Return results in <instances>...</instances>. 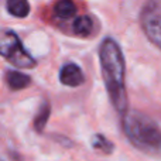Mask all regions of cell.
<instances>
[{
    "label": "cell",
    "instance_id": "obj_1",
    "mask_svg": "<svg viewBox=\"0 0 161 161\" xmlns=\"http://www.w3.org/2000/svg\"><path fill=\"white\" fill-rule=\"evenodd\" d=\"M99 62L106 91L113 108L120 114H125L127 109L126 95V64L122 48L113 38H105L99 47Z\"/></svg>",
    "mask_w": 161,
    "mask_h": 161
},
{
    "label": "cell",
    "instance_id": "obj_2",
    "mask_svg": "<svg viewBox=\"0 0 161 161\" xmlns=\"http://www.w3.org/2000/svg\"><path fill=\"white\" fill-rule=\"evenodd\" d=\"M123 131L129 142L142 153L161 157V130L147 114L127 110L122 119Z\"/></svg>",
    "mask_w": 161,
    "mask_h": 161
},
{
    "label": "cell",
    "instance_id": "obj_3",
    "mask_svg": "<svg viewBox=\"0 0 161 161\" xmlns=\"http://www.w3.org/2000/svg\"><path fill=\"white\" fill-rule=\"evenodd\" d=\"M0 55L20 69H31L37 65V61L24 48L19 36L8 28H0Z\"/></svg>",
    "mask_w": 161,
    "mask_h": 161
},
{
    "label": "cell",
    "instance_id": "obj_4",
    "mask_svg": "<svg viewBox=\"0 0 161 161\" xmlns=\"http://www.w3.org/2000/svg\"><path fill=\"white\" fill-rule=\"evenodd\" d=\"M140 24L150 42L161 50V8L156 3L143 7L140 13Z\"/></svg>",
    "mask_w": 161,
    "mask_h": 161
},
{
    "label": "cell",
    "instance_id": "obj_5",
    "mask_svg": "<svg viewBox=\"0 0 161 161\" xmlns=\"http://www.w3.org/2000/svg\"><path fill=\"white\" fill-rule=\"evenodd\" d=\"M59 80L65 86L76 88V86L83 83L85 76H83V72L79 68V65L69 62V64H65L59 71Z\"/></svg>",
    "mask_w": 161,
    "mask_h": 161
},
{
    "label": "cell",
    "instance_id": "obj_6",
    "mask_svg": "<svg viewBox=\"0 0 161 161\" xmlns=\"http://www.w3.org/2000/svg\"><path fill=\"white\" fill-rule=\"evenodd\" d=\"M6 80H7V85L10 86L13 91H20V89H24L27 86H30L31 78L25 74L20 72V71H14L10 69L6 74Z\"/></svg>",
    "mask_w": 161,
    "mask_h": 161
},
{
    "label": "cell",
    "instance_id": "obj_7",
    "mask_svg": "<svg viewBox=\"0 0 161 161\" xmlns=\"http://www.w3.org/2000/svg\"><path fill=\"white\" fill-rule=\"evenodd\" d=\"M6 7L8 13L17 19H24L30 13V3L25 0H8Z\"/></svg>",
    "mask_w": 161,
    "mask_h": 161
},
{
    "label": "cell",
    "instance_id": "obj_8",
    "mask_svg": "<svg viewBox=\"0 0 161 161\" xmlns=\"http://www.w3.org/2000/svg\"><path fill=\"white\" fill-rule=\"evenodd\" d=\"M50 113H51V106L50 102L45 100L38 109V113H37L36 119H34V129H36L38 133H42L45 125H47L48 119H50Z\"/></svg>",
    "mask_w": 161,
    "mask_h": 161
},
{
    "label": "cell",
    "instance_id": "obj_9",
    "mask_svg": "<svg viewBox=\"0 0 161 161\" xmlns=\"http://www.w3.org/2000/svg\"><path fill=\"white\" fill-rule=\"evenodd\" d=\"M76 11V6L74 2H71V0H61V2H58L55 6H54V13H55L57 17H59V19H69V17H72L74 14H75Z\"/></svg>",
    "mask_w": 161,
    "mask_h": 161
},
{
    "label": "cell",
    "instance_id": "obj_10",
    "mask_svg": "<svg viewBox=\"0 0 161 161\" xmlns=\"http://www.w3.org/2000/svg\"><path fill=\"white\" fill-rule=\"evenodd\" d=\"M92 27H93V21L89 16H80L74 21L72 24V30L76 36H82L86 37L91 34Z\"/></svg>",
    "mask_w": 161,
    "mask_h": 161
},
{
    "label": "cell",
    "instance_id": "obj_11",
    "mask_svg": "<svg viewBox=\"0 0 161 161\" xmlns=\"http://www.w3.org/2000/svg\"><path fill=\"white\" fill-rule=\"evenodd\" d=\"M92 147L103 154H110L112 151H113L114 146L112 144L105 136H102V134H95V136L92 137Z\"/></svg>",
    "mask_w": 161,
    "mask_h": 161
},
{
    "label": "cell",
    "instance_id": "obj_12",
    "mask_svg": "<svg viewBox=\"0 0 161 161\" xmlns=\"http://www.w3.org/2000/svg\"><path fill=\"white\" fill-rule=\"evenodd\" d=\"M0 161H3V160H2V158H0Z\"/></svg>",
    "mask_w": 161,
    "mask_h": 161
}]
</instances>
